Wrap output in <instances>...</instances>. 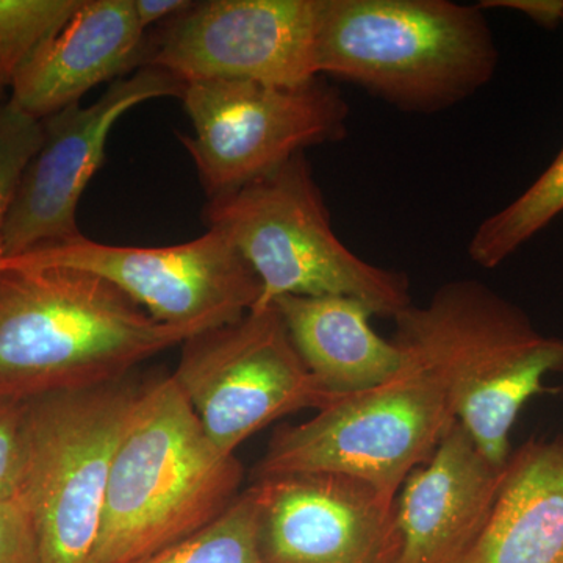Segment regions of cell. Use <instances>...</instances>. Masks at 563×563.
I'll return each mask as SVG.
<instances>
[{
	"mask_svg": "<svg viewBox=\"0 0 563 563\" xmlns=\"http://www.w3.org/2000/svg\"><path fill=\"white\" fill-rule=\"evenodd\" d=\"M265 563H393L395 501L335 474L254 481Z\"/></svg>",
	"mask_w": 563,
	"mask_h": 563,
	"instance_id": "4fadbf2b",
	"label": "cell"
},
{
	"mask_svg": "<svg viewBox=\"0 0 563 563\" xmlns=\"http://www.w3.org/2000/svg\"><path fill=\"white\" fill-rule=\"evenodd\" d=\"M143 36L133 0H84L68 24L18 70L9 99L29 117L46 120L139 65Z\"/></svg>",
	"mask_w": 563,
	"mask_h": 563,
	"instance_id": "9a60e30c",
	"label": "cell"
},
{
	"mask_svg": "<svg viewBox=\"0 0 563 563\" xmlns=\"http://www.w3.org/2000/svg\"><path fill=\"white\" fill-rule=\"evenodd\" d=\"M43 141V124L18 109L10 99L0 103V263L3 252V222L27 163Z\"/></svg>",
	"mask_w": 563,
	"mask_h": 563,
	"instance_id": "44dd1931",
	"label": "cell"
},
{
	"mask_svg": "<svg viewBox=\"0 0 563 563\" xmlns=\"http://www.w3.org/2000/svg\"><path fill=\"white\" fill-rule=\"evenodd\" d=\"M144 384L125 379L27 401V466L40 563H90L114 455Z\"/></svg>",
	"mask_w": 563,
	"mask_h": 563,
	"instance_id": "52a82bcc",
	"label": "cell"
},
{
	"mask_svg": "<svg viewBox=\"0 0 563 563\" xmlns=\"http://www.w3.org/2000/svg\"><path fill=\"white\" fill-rule=\"evenodd\" d=\"M393 342L443 388L455 420L506 465L510 431L548 374L563 372V339L544 335L483 282L451 280L393 318Z\"/></svg>",
	"mask_w": 563,
	"mask_h": 563,
	"instance_id": "7a4b0ae2",
	"label": "cell"
},
{
	"mask_svg": "<svg viewBox=\"0 0 563 563\" xmlns=\"http://www.w3.org/2000/svg\"><path fill=\"white\" fill-rule=\"evenodd\" d=\"M173 377L225 455L274 421L336 399L307 368L274 306L185 340Z\"/></svg>",
	"mask_w": 563,
	"mask_h": 563,
	"instance_id": "9c48e42d",
	"label": "cell"
},
{
	"mask_svg": "<svg viewBox=\"0 0 563 563\" xmlns=\"http://www.w3.org/2000/svg\"><path fill=\"white\" fill-rule=\"evenodd\" d=\"M191 336L90 273L0 263V398L117 383Z\"/></svg>",
	"mask_w": 563,
	"mask_h": 563,
	"instance_id": "6da1fadb",
	"label": "cell"
},
{
	"mask_svg": "<svg viewBox=\"0 0 563 563\" xmlns=\"http://www.w3.org/2000/svg\"><path fill=\"white\" fill-rule=\"evenodd\" d=\"M457 563H563V442L510 454L483 531Z\"/></svg>",
	"mask_w": 563,
	"mask_h": 563,
	"instance_id": "2e32d148",
	"label": "cell"
},
{
	"mask_svg": "<svg viewBox=\"0 0 563 563\" xmlns=\"http://www.w3.org/2000/svg\"><path fill=\"white\" fill-rule=\"evenodd\" d=\"M27 401L0 398V501L24 492L27 466Z\"/></svg>",
	"mask_w": 563,
	"mask_h": 563,
	"instance_id": "7402d4cb",
	"label": "cell"
},
{
	"mask_svg": "<svg viewBox=\"0 0 563 563\" xmlns=\"http://www.w3.org/2000/svg\"><path fill=\"white\" fill-rule=\"evenodd\" d=\"M195 135H179L210 199L273 173L347 133L350 103L320 79L287 88L251 80L192 81L181 95Z\"/></svg>",
	"mask_w": 563,
	"mask_h": 563,
	"instance_id": "ba28073f",
	"label": "cell"
},
{
	"mask_svg": "<svg viewBox=\"0 0 563 563\" xmlns=\"http://www.w3.org/2000/svg\"><path fill=\"white\" fill-rule=\"evenodd\" d=\"M506 466L492 462L455 421L396 498L393 563H457L483 531Z\"/></svg>",
	"mask_w": 563,
	"mask_h": 563,
	"instance_id": "5bb4252c",
	"label": "cell"
},
{
	"mask_svg": "<svg viewBox=\"0 0 563 563\" xmlns=\"http://www.w3.org/2000/svg\"><path fill=\"white\" fill-rule=\"evenodd\" d=\"M455 421L443 388L409 358L388 383L340 396L309 421L280 428L254 481L335 474L396 501L407 477L429 461Z\"/></svg>",
	"mask_w": 563,
	"mask_h": 563,
	"instance_id": "8992f818",
	"label": "cell"
},
{
	"mask_svg": "<svg viewBox=\"0 0 563 563\" xmlns=\"http://www.w3.org/2000/svg\"><path fill=\"white\" fill-rule=\"evenodd\" d=\"M7 88H9V84H7V81L3 80V77L0 76V103H2L3 101H7V99H5Z\"/></svg>",
	"mask_w": 563,
	"mask_h": 563,
	"instance_id": "484cf974",
	"label": "cell"
},
{
	"mask_svg": "<svg viewBox=\"0 0 563 563\" xmlns=\"http://www.w3.org/2000/svg\"><path fill=\"white\" fill-rule=\"evenodd\" d=\"M192 5L190 0H133L136 21L146 31L155 22L176 18Z\"/></svg>",
	"mask_w": 563,
	"mask_h": 563,
	"instance_id": "d4e9b609",
	"label": "cell"
},
{
	"mask_svg": "<svg viewBox=\"0 0 563 563\" xmlns=\"http://www.w3.org/2000/svg\"><path fill=\"white\" fill-rule=\"evenodd\" d=\"M499 51L479 5L450 0H321L318 76L409 113L453 109L490 84Z\"/></svg>",
	"mask_w": 563,
	"mask_h": 563,
	"instance_id": "3957f363",
	"label": "cell"
},
{
	"mask_svg": "<svg viewBox=\"0 0 563 563\" xmlns=\"http://www.w3.org/2000/svg\"><path fill=\"white\" fill-rule=\"evenodd\" d=\"M2 263L90 273L132 299L152 320L198 335L239 322L257 306L262 285L218 229L166 247L113 246L80 235Z\"/></svg>",
	"mask_w": 563,
	"mask_h": 563,
	"instance_id": "30bf717a",
	"label": "cell"
},
{
	"mask_svg": "<svg viewBox=\"0 0 563 563\" xmlns=\"http://www.w3.org/2000/svg\"><path fill=\"white\" fill-rule=\"evenodd\" d=\"M563 213V147L528 190L481 222L468 243L483 268L503 265Z\"/></svg>",
	"mask_w": 563,
	"mask_h": 563,
	"instance_id": "ac0fdd59",
	"label": "cell"
},
{
	"mask_svg": "<svg viewBox=\"0 0 563 563\" xmlns=\"http://www.w3.org/2000/svg\"><path fill=\"white\" fill-rule=\"evenodd\" d=\"M481 9L517 11L540 27L553 31L563 24V0H484Z\"/></svg>",
	"mask_w": 563,
	"mask_h": 563,
	"instance_id": "cb8c5ba5",
	"label": "cell"
},
{
	"mask_svg": "<svg viewBox=\"0 0 563 563\" xmlns=\"http://www.w3.org/2000/svg\"><path fill=\"white\" fill-rule=\"evenodd\" d=\"M273 306L307 368L336 398L379 387L409 365L398 344L373 331V312L357 299L282 296Z\"/></svg>",
	"mask_w": 563,
	"mask_h": 563,
	"instance_id": "e0dca14e",
	"label": "cell"
},
{
	"mask_svg": "<svg viewBox=\"0 0 563 563\" xmlns=\"http://www.w3.org/2000/svg\"><path fill=\"white\" fill-rule=\"evenodd\" d=\"M203 220L231 240L261 280L252 310L282 296H346L395 318L413 303L406 274L366 262L339 239L306 154L210 199Z\"/></svg>",
	"mask_w": 563,
	"mask_h": 563,
	"instance_id": "5b68a950",
	"label": "cell"
},
{
	"mask_svg": "<svg viewBox=\"0 0 563 563\" xmlns=\"http://www.w3.org/2000/svg\"><path fill=\"white\" fill-rule=\"evenodd\" d=\"M185 87L168 70L144 66L113 81L91 106L74 103L41 121L43 141L21 174L3 222L5 258L80 236L77 207L106 161L113 125L140 103L181 98Z\"/></svg>",
	"mask_w": 563,
	"mask_h": 563,
	"instance_id": "7c38bea8",
	"label": "cell"
},
{
	"mask_svg": "<svg viewBox=\"0 0 563 563\" xmlns=\"http://www.w3.org/2000/svg\"><path fill=\"white\" fill-rule=\"evenodd\" d=\"M84 0H0V76L10 84Z\"/></svg>",
	"mask_w": 563,
	"mask_h": 563,
	"instance_id": "ffe728a7",
	"label": "cell"
},
{
	"mask_svg": "<svg viewBox=\"0 0 563 563\" xmlns=\"http://www.w3.org/2000/svg\"><path fill=\"white\" fill-rule=\"evenodd\" d=\"M243 466L220 453L172 376L144 384L114 455L90 563H141L220 517Z\"/></svg>",
	"mask_w": 563,
	"mask_h": 563,
	"instance_id": "277c9868",
	"label": "cell"
},
{
	"mask_svg": "<svg viewBox=\"0 0 563 563\" xmlns=\"http://www.w3.org/2000/svg\"><path fill=\"white\" fill-rule=\"evenodd\" d=\"M258 525L261 503L252 484L211 523L141 563H265Z\"/></svg>",
	"mask_w": 563,
	"mask_h": 563,
	"instance_id": "d6986e66",
	"label": "cell"
},
{
	"mask_svg": "<svg viewBox=\"0 0 563 563\" xmlns=\"http://www.w3.org/2000/svg\"><path fill=\"white\" fill-rule=\"evenodd\" d=\"M321 0H209L173 18L144 66L185 85L251 80L296 88L320 79L314 40Z\"/></svg>",
	"mask_w": 563,
	"mask_h": 563,
	"instance_id": "8fae6325",
	"label": "cell"
},
{
	"mask_svg": "<svg viewBox=\"0 0 563 563\" xmlns=\"http://www.w3.org/2000/svg\"><path fill=\"white\" fill-rule=\"evenodd\" d=\"M0 563H40L38 536L24 495L0 501Z\"/></svg>",
	"mask_w": 563,
	"mask_h": 563,
	"instance_id": "603a6c76",
	"label": "cell"
}]
</instances>
